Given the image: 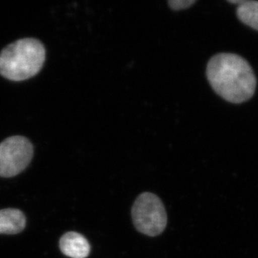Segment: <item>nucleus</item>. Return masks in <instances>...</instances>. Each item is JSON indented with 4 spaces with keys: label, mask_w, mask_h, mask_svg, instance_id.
<instances>
[{
    "label": "nucleus",
    "mask_w": 258,
    "mask_h": 258,
    "mask_svg": "<svg viewBox=\"0 0 258 258\" xmlns=\"http://www.w3.org/2000/svg\"><path fill=\"white\" fill-rule=\"evenodd\" d=\"M59 248L63 255L71 258H86L90 252L87 239L76 231H69L61 236Z\"/></svg>",
    "instance_id": "39448f33"
},
{
    "label": "nucleus",
    "mask_w": 258,
    "mask_h": 258,
    "mask_svg": "<svg viewBox=\"0 0 258 258\" xmlns=\"http://www.w3.org/2000/svg\"><path fill=\"white\" fill-rule=\"evenodd\" d=\"M207 77L215 92L233 104L246 102L256 91V78L251 66L238 54H216L207 63Z\"/></svg>",
    "instance_id": "f257e3e1"
},
{
    "label": "nucleus",
    "mask_w": 258,
    "mask_h": 258,
    "mask_svg": "<svg viewBox=\"0 0 258 258\" xmlns=\"http://www.w3.org/2000/svg\"><path fill=\"white\" fill-rule=\"evenodd\" d=\"M196 2V0H170L168 1V5L171 10L179 11L189 9Z\"/></svg>",
    "instance_id": "6e6552de"
},
{
    "label": "nucleus",
    "mask_w": 258,
    "mask_h": 258,
    "mask_svg": "<svg viewBox=\"0 0 258 258\" xmlns=\"http://www.w3.org/2000/svg\"><path fill=\"white\" fill-rule=\"evenodd\" d=\"M241 22L258 31V1L242 0L236 9Z\"/></svg>",
    "instance_id": "0eeeda50"
},
{
    "label": "nucleus",
    "mask_w": 258,
    "mask_h": 258,
    "mask_svg": "<svg viewBox=\"0 0 258 258\" xmlns=\"http://www.w3.org/2000/svg\"><path fill=\"white\" fill-rule=\"evenodd\" d=\"M45 61L44 44L36 39H19L0 53V75L13 81L32 78L41 71Z\"/></svg>",
    "instance_id": "f03ea898"
},
{
    "label": "nucleus",
    "mask_w": 258,
    "mask_h": 258,
    "mask_svg": "<svg viewBox=\"0 0 258 258\" xmlns=\"http://www.w3.org/2000/svg\"><path fill=\"white\" fill-rule=\"evenodd\" d=\"M34 147L26 137L15 136L0 143V177H14L31 162Z\"/></svg>",
    "instance_id": "20e7f679"
},
{
    "label": "nucleus",
    "mask_w": 258,
    "mask_h": 258,
    "mask_svg": "<svg viewBox=\"0 0 258 258\" xmlns=\"http://www.w3.org/2000/svg\"><path fill=\"white\" fill-rule=\"evenodd\" d=\"M132 217L136 229L146 236H158L167 225L163 202L153 193H142L136 199L132 206Z\"/></svg>",
    "instance_id": "7ed1b4c3"
},
{
    "label": "nucleus",
    "mask_w": 258,
    "mask_h": 258,
    "mask_svg": "<svg viewBox=\"0 0 258 258\" xmlns=\"http://www.w3.org/2000/svg\"><path fill=\"white\" fill-rule=\"evenodd\" d=\"M26 226L24 212L15 208L0 210V234L14 235L21 232Z\"/></svg>",
    "instance_id": "423d86ee"
}]
</instances>
